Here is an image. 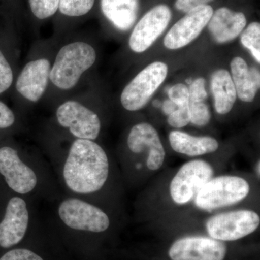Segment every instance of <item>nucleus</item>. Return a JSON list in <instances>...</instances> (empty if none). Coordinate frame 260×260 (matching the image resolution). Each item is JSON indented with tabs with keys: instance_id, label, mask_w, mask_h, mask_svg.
I'll list each match as a JSON object with an SVG mask.
<instances>
[{
	"instance_id": "1",
	"label": "nucleus",
	"mask_w": 260,
	"mask_h": 260,
	"mask_svg": "<svg viewBox=\"0 0 260 260\" xmlns=\"http://www.w3.org/2000/svg\"><path fill=\"white\" fill-rule=\"evenodd\" d=\"M109 171V160L104 149L93 140L78 139L70 148L63 174L72 191L90 194L102 189Z\"/></svg>"
},
{
	"instance_id": "2",
	"label": "nucleus",
	"mask_w": 260,
	"mask_h": 260,
	"mask_svg": "<svg viewBox=\"0 0 260 260\" xmlns=\"http://www.w3.org/2000/svg\"><path fill=\"white\" fill-rule=\"evenodd\" d=\"M96 59V53L85 42L71 43L61 48L51 68L49 79L62 90L73 88L81 75L91 68Z\"/></svg>"
},
{
	"instance_id": "3",
	"label": "nucleus",
	"mask_w": 260,
	"mask_h": 260,
	"mask_svg": "<svg viewBox=\"0 0 260 260\" xmlns=\"http://www.w3.org/2000/svg\"><path fill=\"white\" fill-rule=\"evenodd\" d=\"M250 186L236 176L212 178L195 196V205L201 210H211L237 204L247 197Z\"/></svg>"
},
{
	"instance_id": "4",
	"label": "nucleus",
	"mask_w": 260,
	"mask_h": 260,
	"mask_svg": "<svg viewBox=\"0 0 260 260\" xmlns=\"http://www.w3.org/2000/svg\"><path fill=\"white\" fill-rule=\"evenodd\" d=\"M168 70L166 63L154 61L140 71L123 90L121 95L122 107L129 112L143 109L165 81Z\"/></svg>"
},
{
	"instance_id": "5",
	"label": "nucleus",
	"mask_w": 260,
	"mask_h": 260,
	"mask_svg": "<svg viewBox=\"0 0 260 260\" xmlns=\"http://www.w3.org/2000/svg\"><path fill=\"white\" fill-rule=\"evenodd\" d=\"M260 217L250 210H238L214 215L206 222L210 237L222 242L238 240L258 229Z\"/></svg>"
},
{
	"instance_id": "6",
	"label": "nucleus",
	"mask_w": 260,
	"mask_h": 260,
	"mask_svg": "<svg viewBox=\"0 0 260 260\" xmlns=\"http://www.w3.org/2000/svg\"><path fill=\"white\" fill-rule=\"evenodd\" d=\"M213 167L203 160L186 162L173 178L170 194L174 203L184 205L189 203L208 181L213 177Z\"/></svg>"
},
{
	"instance_id": "7",
	"label": "nucleus",
	"mask_w": 260,
	"mask_h": 260,
	"mask_svg": "<svg viewBox=\"0 0 260 260\" xmlns=\"http://www.w3.org/2000/svg\"><path fill=\"white\" fill-rule=\"evenodd\" d=\"M59 215L65 225L75 230L100 233L107 230L110 220L100 208L78 199H68L61 203Z\"/></svg>"
},
{
	"instance_id": "8",
	"label": "nucleus",
	"mask_w": 260,
	"mask_h": 260,
	"mask_svg": "<svg viewBox=\"0 0 260 260\" xmlns=\"http://www.w3.org/2000/svg\"><path fill=\"white\" fill-rule=\"evenodd\" d=\"M56 118L61 126L79 139L93 140L100 133L101 121L93 111L79 102L69 101L58 108Z\"/></svg>"
},
{
	"instance_id": "9",
	"label": "nucleus",
	"mask_w": 260,
	"mask_h": 260,
	"mask_svg": "<svg viewBox=\"0 0 260 260\" xmlns=\"http://www.w3.org/2000/svg\"><path fill=\"white\" fill-rule=\"evenodd\" d=\"M172 19V12L165 5H159L149 10L135 25L129 37L130 49L143 53L153 45L164 32Z\"/></svg>"
},
{
	"instance_id": "10",
	"label": "nucleus",
	"mask_w": 260,
	"mask_h": 260,
	"mask_svg": "<svg viewBox=\"0 0 260 260\" xmlns=\"http://www.w3.org/2000/svg\"><path fill=\"white\" fill-rule=\"evenodd\" d=\"M227 246L222 241L211 237H186L177 239L171 246L172 260H223Z\"/></svg>"
},
{
	"instance_id": "11",
	"label": "nucleus",
	"mask_w": 260,
	"mask_h": 260,
	"mask_svg": "<svg viewBox=\"0 0 260 260\" xmlns=\"http://www.w3.org/2000/svg\"><path fill=\"white\" fill-rule=\"evenodd\" d=\"M213 9L210 5L195 8L181 18L167 32L164 44L167 49H181L195 40L203 31L213 15Z\"/></svg>"
},
{
	"instance_id": "12",
	"label": "nucleus",
	"mask_w": 260,
	"mask_h": 260,
	"mask_svg": "<svg viewBox=\"0 0 260 260\" xmlns=\"http://www.w3.org/2000/svg\"><path fill=\"white\" fill-rule=\"evenodd\" d=\"M127 145L133 153L146 152V166L150 170H158L164 164L165 150L158 132L149 123H139L132 128L128 135Z\"/></svg>"
},
{
	"instance_id": "13",
	"label": "nucleus",
	"mask_w": 260,
	"mask_h": 260,
	"mask_svg": "<svg viewBox=\"0 0 260 260\" xmlns=\"http://www.w3.org/2000/svg\"><path fill=\"white\" fill-rule=\"evenodd\" d=\"M0 174L4 176L10 189L19 194L30 192L37 184L35 173L21 161L16 150L10 147L0 148Z\"/></svg>"
},
{
	"instance_id": "14",
	"label": "nucleus",
	"mask_w": 260,
	"mask_h": 260,
	"mask_svg": "<svg viewBox=\"0 0 260 260\" xmlns=\"http://www.w3.org/2000/svg\"><path fill=\"white\" fill-rule=\"evenodd\" d=\"M29 221L26 203L22 198H13L7 206L6 213L0 223V246L10 248L23 239Z\"/></svg>"
},
{
	"instance_id": "15",
	"label": "nucleus",
	"mask_w": 260,
	"mask_h": 260,
	"mask_svg": "<svg viewBox=\"0 0 260 260\" xmlns=\"http://www.w3.org/2000/svg\"><path fill=\"white\" fill-rule=\"evenodd\" d=\"M50 71L51 64L47 59L28 62L17 80L18 93L30 102H38L47 89Z\"/></svg>"
},
{
	"instance_id": "16",
	"label": "nucleus",
	"mask_w": 260,
	"mask_h": 260,
	"mask_svg": "<svg viewBox=\"0 0 260 260\" xmlns=\"http://www.w3.org/2000/svg\"><path fill=\"white\" fill-rule=\"evenodd\" d=\"M246 25L244 13L227 8H220L213 12L208 23L210 35L218 44L232 42L242 34Z\"/></svg>"
},
{
	"instance_id": "17",
	"label": "nucleus",
	"mask_w": 260,
	"mask_h": 260,
	"mask_svg": "<svg viewBox=\"0 0 260 260\" xmlns=\"http://www.w3.org/2000/svg\"><path fill=\"white\" fill-rule=\"evenodd\" d=\"M231 72L237 96L242 102H252L260 87L259 70L249 68L243 58L237 56L231 61Z\"/></svg>"
},
{
	"instance_id": "18",
	"label": "nucleus",
	"mask_w": 260,
	"mask_h": 260,
	"mask_svg": "<svg viewBox=\"0 0 260 260\" xmlns=\"http://www.w3.org/2000/svg\"><path fill=\"white\" fill-rule=\"evenodd\" d=\"M169 143L174 151L188 156H200L216 151L219 143L215 138L209 136H192L184 132H171Z\"/></svg>"
},
{
	"instance_id": "19",
	"label": "nucleus",
	"mask_w": 260,
	"mask_h": 260,
	"mask_svg": "<svg viewBox=\"0 0 260 260\" xmlns=\"http://www.w3.org/2000/svg\"><path fill=\"white\" fill-rule=\"evenodd\" d=\"M101 8L106 17L119 30H129L139 11V0H101Z\"/></svg>"
},
{
	"instance_id": "20",
	"label": "nucleus",
	"mask_w": 260,
	"mask_h": 260,
	"mask_svg": "<svg viewBox=\"0 0 260 260\" xmlns=\"http://www.w3.org/2000/svg\"><path fill=\"white\" fill-rule=\"evenodd\" d=\"M211 90L217 113L226 114L230 112L237 101V93L229 71L220 69L214 72L211 78Z\"/></svg>"
},
{
	"instance_id": "21",
	"label": "nucleus",
	"mask_w": 260,
	"mask_h": 260,
	"mask_svg": "<svg viewBox=\"0 0 260 260\" xmlns=\"http://www.w3.org/2000/svg\"><path fill=\"white\" fill-rule=\"evenodd\" d=\"M189 109L190 122L198 126H204L210 122L211 113L205 103L208 92L205 88V80L196 78L189 85Z\"/></svg>"
},
{
	"instance_id": "22",
	"label": "nucleus",
	"mask_w": 260,
	"mask_h": 260,
	"mask_svg": "<svg viewBox=\"0 0 260 260\" xmlns=\"http://www.w3.org/2000/svg\"><path fill=\"white\" fill-rule=\"evenodd\" d=\"M241 43L246 48L256 61L260 62V24L253 22L242 31Z\"/></svg>"
},
{
	"instance_id": "23",
	"label": "nucleus",
	"mask_w": 260,
	"mask_h": 260,
	"mask_svg": "<svg viewBox=\"0 0 260 260\" xmlns=\"http://www.w3.org/2000/svg\"><path fill=\"white\" fill-rule=\"evenodd\" d=\"M95 0H59V8L63 15L83 16L90 11Z\"/></svg>"
},
{
	"instance_id": "24",
	"label": "nucleus",
	"mask_w": 260,
	"mask_h": 260,
	"mask_svg": "<svg viewBox=\"0 0 260 260\" xmlns=\"http://www.w3.org/2000/svg\"><path fill=\"white\" fill-rule=\"evenodd\" d=\"M32 14L44 20L50 18L59 9V0H29Z\"/></svg>"
},
{
	"instance_id": "25",
	"label": "nucleus",
	"mask_w": 260,
	"mask_h": 260,
	"mask_svg": "<svg viewBox=\"0 0 260 260\" xmlns=\"http://www.w3.org/2000/svg\"><path fill=\"white\" fill-rule=\"evenodd\" d=\"M168 123L175 128H182L190 123L189 103L178 106L177 110L168 116Z\"/></svg>"
},
{
	"instance_id": "26",
	"label": "nucleus",
	"mask_w": 260,
	"mask_h": 260,
	"mask_svg": "<svg viewBox=\"0 0 260 260\" xmlns=\"http://www.w3.org/2000/svg\"><path fill=\"white\" fill-rule=\"evenodd\" d=\"M169 100L172 101L177 107L189 103V88L186 85L177 83L170 87L167 91Z\"/></svg>"
},
{
	"instance_id": "27",
	"label": "nucleus",
	"mask_w": 260,
	"mask_h": 260,
	"mask_svg": "<svg viewBox=\"0 0 260 260\" xmlns=\"http://www.w3.org/2000/svg\"><path fill=\"white\" fill-rule=\"evenodd\" d=\"M13 80L11 67L3 53L0 51V94L4 93L11 86Z\"/></svg>"
},
{
	"instance_id": "28",
	"label": "nucleus",
	"mask_w": 260,
	"mask_h": 260,
	"mask_svg": "<svg viewBox=\"0 0 260 260\" xmlns=\"http://www.w3.org/2000/svg\"><path fill=\"white\" fill-rule=\"evenodd\" d=\"M0 260H43L40 256L26 249H13L4 254Z\"/></svg>"
},
{
	"instance_id": "29",
	"label": "nucleus",
	"mask_w": 260,
	"mask_h": 260,
	"mask_svg": "<svg viewBox=\"0 0 260 260\" xmlns=\"http://www.w3.org/2000/svg\"><path fill=\"white\" fill-rule=\"evenodd\" d=\"M215 0H177L175 8L179 11L187 13L199 7L207 5Z\"/></svg>"
},
{
	"instance_id": "30",
	"label": "nucleus",
	"mask_w": 260,
	"mask_h": 260,
	"mask_svg": "<svg viewBox=\"0 0 260 260\" xmlns=\"http://www.w3.org/2000/svg\"><path fill=\"white\" fill-rule=\"evenodd\" d=\"M14 122V113L6 104L0 102V129L10 127Z\"/></svg>"
},
{
	"instance_id": "31",
	"label": "nucleus",
	"mask_w": 260,
	"mask_h": 260,
	"mask_svg": "<svg viewBox=\"0 0 260 260\" xmlns=\"http://www.w3.org/2000/svg\"><path fill=\"white\" fill-rule=\"evenodd\" d=\"M162 109L164 112L167 115L169 116L171 114H172L174 111L177 110V107L174 102L168 99V100H166L165 102L162 103Z\"/></svg>"
},
{
	"instance_id": "32",
	"label": "nucleus",
	"mask_w": 260,
	"mask_h": 260,
	"mask_svg": "<svg viewBox=\"0 0 260 260\" xmlns=\"http://www.w3.org/2000/svg\"><path fill=\"white\" fill-rule=\"evenodd\" d=\"M260 162L259 160L258 161L257 164H256V174L258 175V177H259L260 176Z\"/></svg>"
},
{
	"instance_id": "33",
	"label": "nucleus",
	"mask_w": 260,
	"mask_h": 260,
	"mask_svg": "<svg viewBox=\"0 0 260 260\" xmlns=\"http://www.w3.org/2000/svg\"><path fill=\"white\" fill-rule=\"evenodd\" d=\"M160 102H159L158 100H155V102H154V105L155 106V107H158L159 105H160Z\"/></svg>"
},
{
	"instance_id": "34",
	"label": "nucleus",
	"mask_w": 260,
	"mask_h": 260,
	"mask_svg": "<svg viewBox=\"0 0 260 260\" xmlns=\"http://www.w3.org/2000/svg\"><path fill=\"white\" fill-rule=\"evenodd\" d=\"M193 80H193L192 78H189V79H186V82L189 84V85H190V84L192 83Z\"/></svg>"
}]
</instances>
